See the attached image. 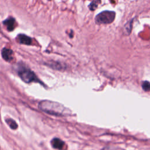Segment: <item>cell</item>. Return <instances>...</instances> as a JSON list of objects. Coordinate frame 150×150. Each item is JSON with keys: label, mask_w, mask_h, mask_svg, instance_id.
I'll return each mask as SVG.
<instances>
[{"label": "cell", "mask_w": 150, "mask_h": 150, "mask_svg": "<svg viewBox=\"0 0 150 150\" xmlns=\"http://www.w3.org/2000/svg\"><path fill=\"white\" fill-rule=\"evenodd\" d=\"M39 108L43 111L55 115L67 114V110L62 105L50 101H43L39 103Z\"/></svg>", "instance_id": "6da1fadb"}, {"label": "cell", "mask_w": 150, "mask_h": 150, "mask_svg": "<svg viewBox=\"0 0 150 150\" xmlns=\"http://www.w3.org/2000/svg\"><path fill=\"white\" fill-rule=\"evenodd\" d=\"M2 56L3 59L7 61V62H11L13 58V51L8 48H4L2 50Z\"/></svg>", "instance_id": "277c9868"}, {"label": "cell", "mask_w": 150, "mask_h": 150, "mask_svg": "<svg viewBox=\"0 0 150 150\" xmlns=\"http://www.w3.org/2000/svg\"><path fill=\"white\" fill-rule=\"evenodd\" d=\"M18 74L25 83H30L38 80L35 73L27 68H21L18 71Z\"/></svg>", "instance_id": "3957f363"}, {"label": "cell", "mask_w": 150, "mask_h": 150, "mask_svg": "<svg viewBox=\"0 0 150 150\" xmlns=\"http://www.w3.org/2000/svg\"><path fill=\"white\" fill-rule=\"evenodd\" d=\"M51 144L54 148L59 150L63 149L65 145L64 142L63 141H62L60 139L57 138H53L51 141Z\"/></svg>", "instance_id": "8992f818"}, {"label": "cell", "mask_w": 150, "mask_h": 150, "mask_svg": "<svg viewBox=\"0 0 150 150\" xmlns=\"http://www.w3.org/2000/svg\"><path fill=\"white\" fill-rule=\"evenodd\" d=\"M3 23L6 26V28L8 31L13 30L16 25L15 19L13 18H11V17L9 18L8 19H6L3 22Z\"/></svg>", "instance_id": "5b68a950"}, {"label": "cell", "mask_w": 150, "mask_h": 150, "mask_svg": "<svg viewBox=\"0 0 150 150\" xmlns=\"http://www.w3.org/2000/svg\"><path fill=\"white\" fill-rule=\"evenodd\" d=\"M142 87L143 90L145 91H148L150 90V83L148 81H145L142 84Z\"/></svg>", "instance_id": "30bf717a"}, {"label": "cell", "mask_w": 150, "mask_h": 150, "mask_svg": "<svg viewBox=\"0 0 150 150\" xmlns=\"http://www.w3.org/2000/svg\"><path fill=\"white\" fill-rule=\"evenodd\" d=\"M115 17V12L111 11H104L99 13L96 16L95 21L98 24H109L114 21Z\"/></svg>", "instance_id": "7a4b0ae2"}, {"label": "cell", "mask_w": 150, "mask_h": 150, "mask_svg": "<svg viewBox=\"0 0 150 150\" xmlns=\"http://www.w3.org/2000/svg\"><path fill=\"white\" fill-rule=\"evenodd\" d=\"M6 123L8 124V125L10 127V128H11L13 129H15L17 128L18 127V125L16 124V122L12 119L11 118H8L6 120Z\"/></svg>", "instance_id": "9c48e42d"}, {"label": "cell", "mask_w": 150, "mask_h": 150, "mask_svg": "<svg viewBox=\"0 0 150 150\" xmlns=\"http://www.w3.org/2000/svg\"><path fill=\"white\" fill-rule=\"evenodd\" d=\"M91 3L88 5V8L91 11H94L98 6V5L101 2L100 0H90Z\"/></svg>", "instance_id": "ba28073f"}, {"label": "cell", "mask_w": 150, "mask_h": 150, "mask_svg": "<svg viewBox=\"0 0 150 150\" xmlns=\"http://www.w3.org/2000/svg\"><path fill=\"white\" fill-rule=\"evenodd\" d=\"M48 1H50V0H48Z\"/></svg>", "instance_id": "8fae6325"}, {"label": "cell", "mask_w": 150, "mask_h": 150, "mask_svg": "<svg viewBox=\"0 0 150 150\" xmlns=\"http://www.w3.org/2000/svg\"><path fill=\"white\" fill-rule=\"evenodd\" d=\"M17 39H18V42L22 44L29 45L32 43V39L30 37H29L24 34L18 35Z\"/></svg>", "instance_id": "52a82bcc"}]
</instances>
